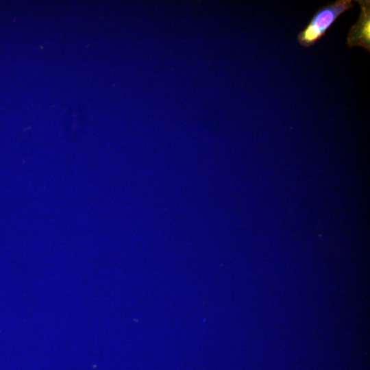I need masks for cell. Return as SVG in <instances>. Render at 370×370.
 Wrapping results in <instances>:
<instances>
[{"label":"cell","mask_w":370,"mask_h":370,"mask_svg":"<svg viewBox=\"0 0 370 370\" xmlns=\"http://www.w3.org/2000/svg\"><path fill=\"white\" fill-rule=\"evenodd\" d=\"M353 6L351 0H338L320 8L306 27L297 35L299 43L304 47L314 45L325 35L337 18Z\"/></svg>","instance_id":"6da1fadb"},{"label":"cell","mask_w":370,"mask_h":370,"mask_svg":"<svg viewBox=\"0 0 370 370\" xmlns=\"http://www.w3.org/2000/svg\"><path fill=\"white\" fill-rule=\"evenodd\" d=\"M360 14L357 22L351 27L347 37L349 47L359 46L370 51V1L357 0Z\"/></svg>","instance_id":"7a4b0ae2"}]
</instances>
